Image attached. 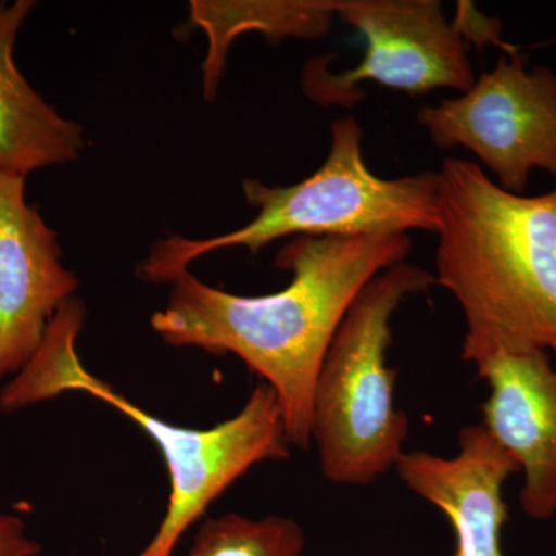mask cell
<instances>
[{
  "label": "cell",
  "instance_id": "14",
  "mask_svg": "<svg viewBox=\"0 0 556 556\" xmlns=\"http://www.w3.org/2000/svg\"><path fill=\"white\" fill-rule=\"evenodd\" d=\"M40 546L28 536L25 522L0 511V556H38Z\"/></svg>",
  "mask_w": 556,
  "mask_h": 556
},
{
  "label": "cell",
  "instance_id": "2",
  "mask_svg": "<svg viewBox=\"0 0 556 556\" xmlns=\"http://www.w3.org/2000/svg\"><path fill=\"white\" fill-rule=\"evenodd\" d=\"M437 285L463 309L464 361L556 357V189L511 193L473 161L438 170Z\"/></svg>",
  "mask_w": 556,
  "mask_h": 556
},
{
  "label": "cell",
  "instance_id": "13",
  "mask_svg": "<svg viewBox=\"0 0 556 556\" xmlns=\"http://www.w3.org/2000/svg\"><path fill=\"white\" fill-rule=\"evenodd\" d=\"M303 551L305 533L292 518L225 514L200 526L188 556H303Z\"/></svg>",
  "mask_w": 556,
  "mask_h": 556
},
{
  "label": "cell",
  "instance_id": "10",
  "mask_svg": "<svg viewBox=\"0 0 556 556\" xmlns=\"http://www.w3.org/2000/svg\"><path fill=\"white\" fill-rule=\"evenodd\" d=\"M394 468L408 490L448 518L456 541L453 556H504L508 508L503 486L519 467L482 424L459 431L456 456L404 453Z\"/></svg>",
  "mask_w": 556,
  "mask_h": 556
},
{
  "label": "cell",
  "instance_id": "6",
  "mask_svg": "<svg viewBox=\"0 0 556 556\" xmlns=\"http://www.w3.org/2000/svg\"><path fill=\"white\" fill-rule=\"evenodd\" d=\"M336 16L364 38L365 51L356 67L340 73L329 70V56L308 61L302 89L321 108H353L365 98L364 83L417 97L464 93L477 80L466 36L438 0H338Z\"/></svg>",
  "mask_w": 556,
  "mask_h": 556
},
{
  "label": "cell",
  "instance_id": "4",
  "mask_svg": "<svg viewBox=\"0 0 556 556\" xmlns=\"http://www.w3.org/2000/svg\"><path fill=\"white\" fill-rule=\"evenodd\" d=\"M364 130L353 115L331 124L327 160L308 178L287 188H269L243 179L247 203L257 217L243 228L190 240L161 239L139 263L138 277L148 283H172L195 260L243 248L257 255L287 237H358L376 233L438 232V172L380 178L365 163Z\"/></svg>",
  "mask_w": 556,
  "mask_h": 556
},
{
  "label": "cell",
  "instance_id": "9",
  "mask_svg": "<svg viewBox=\"0 0 556 556\" xmlns=\"http://www.w3.org/2000/svg\"><path fill=\"white\" fill-rule=\"evenodd\" d=\"M489 383L482 426L525 475L519 506L544 521L556 515V364L546 351L503 354L477 367Z\"/></svg>",
  "mask_w": 556,
  "mask_h": 556
},
{
  "label": "cell",
  "instance_id": "12",
  "mask_svg": "<svg viewBox=\"0 0 556 556\" xmlns=\"http://www.w3.org/2000/svg\"><path fill=\"white\" fill-rule=\"evenodd\" d=\"M338 0H193L190 21L206 33L208 46L203 65L204 100L217 97L228 51L244 33L266 39H318L328 35Z\"/></svg>",
  "mask_w": 556,
  "mask_h": 556
},
{
  "label": "cell",
  "instance_id": "11",
  "mask_svg": "<svg viewBox=\"0 0 556 556\" xmlns=\"http://www.w3.org/2000/svg\"><path fill=\"white\" fill-rule=\"evenodd\" d=\"M35 5L0 2V169L24 177L72 163L87 146L83 127L47 104L14 62L17 33Z\"/></svg>",
  "mask_w": 556,
  "mask_h": 556
},
{
  "label": "cell",
  "instance_id": "3",
  "mask_svg": "<svg viewBox=\"0 0 556 556\" xmlns=\"http://www.w3.org/2000/svg\"><path fill=\"white\" fill-rule=\"evenodd\" d=\"M84 321L83 300L62 305L27 367L0 391V409L83 393L134 420L159 447L170 479L166 514L138 556H172L182 535L233 482L258 464L291 456L278 399L268 383L260 382L243 408L218 426L201 430L166 422L84 367L76 350Z\"/></svg>",
  "mask_w": 556,
  "mask_h": 556
},
{
  "label": "cell",
  "instance_id": "5",
  "mask_svg": "<svg viewBox=\"0 0 556 556\" xmlns=\"http://www.w3.org/2000/svg\"><path fill=\"white\" fill-rule=\"evenodd\" d=\"M433 285V274L402 262L358 292L318 369L311 441L332 484L369 485L397 466L408 416L396 407L397 371L387 364L391 318L409 295Z\"/></svg>",
  "mask_w": 556,
  "mask_h": 556
},
{
  "label": "cell",
  "instance_id": "7",
  "mask_svg": "<svg viewBox=\"0 0 556 556\" xmlns=\"http://www.w3.org/2000/svg\"><path fill=\"white\" fill-rule=\"evenodd\" d=\"M417 121L441 149L464 148L496 185L525 193L533 170L556 178V73L507 54L457 98L424 105Z\"/></svg>",
  "mask_w": 556,
  "mask_h": 556
},
{
  "label": "cell",
  "instance_id": "8",
  "mask_svg": "<svg viewBox=\"0 0 556 556\" xmlns=\"http://www.w3.org/2000/svg\"><path fill=\"white\" fill-rule=\"evenodd\" d=\"M25 178L0 169V383L27 367L79 285L58 233L25 200Z\"/></svg>",
  "mask_w": 556,
  "mask_h": 556
},
{
  "label": "cell",
  "instance_id": "1",
  "mask_svg": "<svg viewBox=\"0 0 556 556\" xmlns=\"http://www.w3.org/2000/svg\"><path fill=\"white\" fill-rule=\"evenodd\" d=\"M408 233L295 237L280 249L287 288L244 298L203 283L190 270L172 281L166 308L150 318L167 345L233 354L268 383L280 405L289 444L308 450L318 369L358 292L405 262Z\"/></svg>",
  "mask_w": 556,
  "mask_h": 556
}]
</instances>
